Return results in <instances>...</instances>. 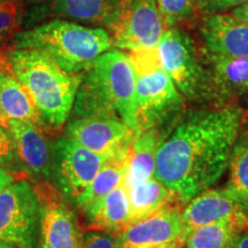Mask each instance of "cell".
I'll use <instances>...</instances> for the list:
<instances>
[{"label": "cell", "instance_id": "f546056e", "mask_svg": "<svg viewBox=\"0 0 248 248\" xmlns=\"http://www.w3.org/2000/svg\"><path fill=\"white\" fill-rule=\"evenodd\" d=\"M230 14L233 15L234 17H237L238 20L248 24V2L233 8L232 11H230Z\"/></svg>", "mask_w": 248, "mask_h": 248}, {"label": "cell", "instance_id": "8d00e7d4", "mask_svg": "<svg viewBox=\"0 0 248 248\" xmlns=\"http://www.w3.org/2000/svg\"><path fill=\"white\" fill-rule=\"evenodd\" d=\"M2 1V0H0V2H1Z\"/></svg>", "mask_w": 248, "mask_h": 248}, {"label": "cell", "instance_id": "e0dca14e", "mask_svg": "<svg viewBox=\"0 0 248 248\" xmlns=\"http://www.w3.org/2000/svg\"><path fill=\"white\" fill-rule=\"evenodd\" d=\"M13 120L32 123L52 131L43 120L30 92L9 69L5 54L0 64V124L6 126Z\"/></svg>", "mask_w": 248, "mask_h": 248}, {"label": "cell", "instance_id": "3957f363", "mask_svg": "<svg viewBox=\"0 0 248 248\" xmlns=\"http://www.w3.org/2000/svg\"><path fill=\"white\" fill-rule=\"evenodd\" d=\"M113 47L109 32L67 20H49L20 31L13 48L36 49L68 73H85L97 59Z\"/></svg>", "mask_w": 248, "mask_h": 248}, {"label": "cell", "instance_id": "30bf717a", "mask_svg": "<svg viewBox=\"0 0 248 248\" xmlns=\"http://www.w3.org/2000/svg\"><path fill=\"white\" fill-rule=\"evenodd\" d=\"M123 0H48L24 9L22 27H35L49 20H67L104 28L108 31Z\"/></svg>", "mask_w": 248, "mask_h": 248}, {"label": "cell", "instance_id": "ac0fdd59", "mask_svg": "<svg viewBox=\"0 0 248 248\" xmlns=\"http://www.w3.org/2000/svg\"><path fill=\"white\" fill-rule=\"evenodd\" d=\"M215 98L248 104V58L226 57L204 49Z\"/></svg>", "mask_w": 248, "mask_h": 248}, {"label": "cell", "instance_id": "e575fe53", "mask_svg": "<svg viewBox=\"0 0 248 248\" xmlns=\"http://www.w3.org/2000/svg\"><path fill=\"white\" fill-rule=\"evenodd\" d=\"M0 248H18V247L14 246V245H11V244H7V243H2V241H0Z\"/></svg>", "mask_w": 248, "mask_h": 248}, {"label": "cell", "instance_id": "52a82bcc", "mask_svg": "<svg viewBox=\"0 0 248 248\" xmlns=\"http://www.w3.org/2000/svg\"><path fill=\"white\" fill-rule=\"evenodd\" d=\"M166 30L156 0H123L108 32L113 46L132 52L156 48Z\"/></svg>", "mask_w": 248, "mask_h": 248}, {"label": "cell", "instance_id": "8fae6325", "mask_svg": "<svg viewBox=\"0 0 248 248\" xmlns=\"http://www.w3.org/2000/svg\"><path fill=\"white\" fill-rule=\"evenodd\" d=\"M137 132L119 117H75L68 123L70 140L102 156L125 157Z\"/></svg>", "mask_w": 248, "mask_h": 248}, {"label": "cell", "instance_id": "2e32d148", "mask_svg": "<svg viewBox=\"0 0 248 248\" xmlns=\"http://www.w3.org/2000/svg\"><path fill=\"white\" fill-rule=\"evenodd\" d=\"M200 31L209 53L248 58V24L230 13L206 15Z\"/></svg>", "mask_w": 248, "mask_h": 248}, {"label": "cell", "instance_id": "d6986e66", "mask_svg": "<svg viewBox=\"0 0 248 248\" xmlns=\"http://www.w3.org/2000/svg\"><path fill=\"white\" fill-rule=\"evenodd\" d=\"M159 142L156 126L141 130L133 138L124 161L123 184L126 188L154 177Z\"/></svg>", "mask_w": 248, "mask_h": 248}, {"label": "cell", "instance_id": "f1b7e54d", "mask_svg": "<svg viewBox=\"0 0 248 248\" xmlns=\"http://www.w3.org/2000/svg\"><path fill=\"white\" fill-rule=\"evenodd\" d=\"M246 2H248V0H195V6L198 14L206 16L217 13H226Z\"/></svg>", "mask_w": 248, "mask_h": 248}, {"label": "cell", "instance_id": "8992f818", "mask_svg": "<svg viewBox=\"0 0 248 248\" xmlns=\"http://www.w3.org/2000/svg\"><path fill=\"white\" fill-rule=\"evenodd\" d=\"M86 71L94 79L105 98L115 108L120 119L137 132V75L129 54L119 49H109L101 54Z\"/></svg>", "mask_w": 248, "mask_h": 248}, {"label": "cell", "instance_id": "277c9868", "mask_svg": "<svg viewBox=\"0 0 248 248\" xmlns=\"http://www.w3.org/2000/svg\"><path fill=\"white\" fill-rule=\"evenodd\" d=\"M157 52L161 66L185 99L204 101L215 98L208 68L202 63L187 31L182 27L167 29L157 45Z\"/></svg>", "mask_w": 248, "mask_h": 248}, {"label": "cell", "instance_id": "7a4b0ae2", "mask_svg": "<svg viewBox=\"0 0 248 248\" xmlns=\"http://www.w3.org/2000/svg\"><path fill=\"white\" fill-rule=\"evenodd\" d=\"M12 73L30 92L46 125L61 130L67 122L84 73L71 74L36 49L6 52Z\"/></svg>", "mask_w": 248, "mask_h": 248}, {"label": "cell", "instance_id": "7c38bea8", "mask_svg": "<svg viewBox=\"0 0 248 248\" xmlns=\"http://www.w3.org/2000/svg\"><path fill=\"white\" fill-rule=\"evenodd\" d=\"M108 157L80 146L67 136L55 144V171L62 193L75 204L85 193Z\"/></svg>", "mask_w": 248, "mask_h": 248}, {"label": "cell", "instance_id": "83f0119b", "mask_svg": "<svg viewBox=\"0 0 248 248\" xmlns=\"http://www.w3.org/2000/svg\"><path fill=\"white\" fill-rule=\"evenodd\" d=\"M80 248H123L119 233L111 231L91 230L83 234Z\"/></svg>", "mask_w": 248, "mask_h": 248}, {"label": "cell", "instance_id": "d4e9b609", "mask_svg": "<svg viewBox=\"0 0 248 248\" xmlns=\"http://www.w3.org/2000/svg\"><path fill=\"white\" fill-rule=\"evenodd\" d=\"M156 2L167 29L186 26L199 15L195 0H156Z\"/></svg>", "mask_w": 248, "mask_h": 248}, {"label": "cell", "instance_id": "9c48e42d", "mask_svg": "<svg viewBox=\"0 0 248 248\" xmlns=\"http://www.w3.org/2000/svg\"><path fill=\"white\" fill-rule=\"evenodd\" d=\"M40 204V248H80L83 234L73 209L48 181L33 186Z\"/></svg>", "mask_w": 248, "mask_h": 248}, {"label": "cell", "instance_id": "6da1fadb", "mask_svg": "<svg viewBox=\"0 0 248 248\" xmlns=\"http://www.w3.org/2000/svg\"><path fill=\"white\" fill-rule=\"evenodd\" d=\"M243 124V109L235 105L188 113L159 142L154 177L187 203L228 169Z\"/></svg>", "mask_w": 248, "mask_h": 248}, {"label": "cell", "instance_id": "cb8c5ba5", "mask_svg": "<svg viewBox=\"0 0 248 248\" xmlns=\"http://www.w3.org/2000/svg\"><path fill=\"white\" fill-rule=\"evenodd\" d=\"M226 190L248 207V130L239 135L230 157Z\"/></svg>", "mask_w": 248, "mask_h": 248}, {"label": "cell", "instance_id": "d6a6232c", "mask_svg": "<svg viewBox=\"0 0 248 248\" xmlns=\"http://www.w3.org/2000/svg\"><path fill=\"white\" fill-rule=\"evenodd\" d=\"M183 245L181 243H173L168 245H160V246H153L150 248H182Z\"/></svg>", "mask_w": 248, "mask_h": 248}, {"label": "cell", "instance_id": "44dd1931", "mask_svg": "<svg viewBox=\"0 0 248 248\" xmlns=\"http://www.w3.org/2000/svg\"><path fill=\"white\" fill-rule=\"evenodd\" d=\"M248 215H235L194 229L184 241L185 248H232Z\"/></svg>", "mask_w": 248, "mask_h": 248}, {"label": "cell", "instance_id": "4316f807", "mask_svg": "<svg viewBox=\"0 0 248 248\" xmlns=\"http://www.w3.org/2000/svg\"><path fill=\"white\" fill-rule=\"evenodd\" d=\"M0 164L7 169L14 177L20 176L23 172L15 152L13 137L1 124H0Z\"/></svg>", "mask_w": 248, "mask_h": 248}, {"label": "cell", "instance_id": "d590c367", "mask_svg": "<svg viewBox=\"0 0 248 248\" xmlns=\"http://www.w3.org/2000/svg\"><path fill=\"white\" fill-rule=\"evenodd\" d=\"M5 54H6V52H4V51H1V49H0V64H1V62H2V61H4Z\"/></svg>", "mask_w": 248, "mask_h": 248}, {"label": "cell", "instance_id": "484cf974", "mask_svg": "<svg viewBox=\"0 0 248 248\" xmlns=\"http://www.w3.org/2000/svg\"><path fill=\"white\" fill-rule=\"evenodd\" d=\"M24 7L21 0H2L0 2V44L13 39L20 32Z\"/></svg>", "mask_w": 248, "mask_h": 248}, {"label": "cell", "instance_id": "5b68a950", "mask_svg": "<svg viewBox=\"0 0 248 248\" xmlns=\"http://www.w3.org/2000/svg\"><path fill=\"white\" fill-rule=\"evenodd\" d=\"M40 204L26 179H15L0 191V241L18 248L39 244Z\"/></svg>", "mask_w": 248, "mask_h": 248}, {"label": "cell", "instance_id": "836d02e7", "mask_svg": "<svg viewBox=\"0 0 248 248\" xmlns=\"http://www.w3.org/2000/svg\"><path fill=\"white\" fill-rule=\"evenodd\" d=\"M23 2L24 6H33L37 4H40V2L44 1H48V0H21Z\"/></svg>", "mask_w": 248, "mask_h": 248}, {"label": "cell", "instance_id": "603a6c76", "mask_svg": "<svg viewBox=\"0 0 248 248\" xmlns=\"http://www.w3.org/2000/svg\"><path fill=\"white\" fill-rule=\"evenodd\" d=\"M124 161L125 157H110L106 160L88 190L76 203L79 209L85 210L89 208L122 184L124 178Z\"/></svg>", "mask_w": 248, "mask_h": 248}, {"label": "cell", "instance_id": "1f68e13d", "mask_svg": "<svg viewBox=\"0 0 248 248\" xmlns=\"http://www.w3.org/2000/svg\"><path fill=\"white\" fill-rule=\"evenodd\" d=\"M13 181H15V177L12 175L11 172L8 171L7 169L4 168V167L0 164V191L7 186L9 183H12Z\"/></svg>", "mask_w": 248, "mask_h": 248}, {"label": "cell", "instance_id": "ba28073f", "mask_svg": "<svg viewBox=\"0 0 248 248\" xmlns=\"http://www.w3.org/2000/svg\"><path fill=\"white\" fill-rule=\"evenodd\" d=\"M136 104H137V133L154 128L157 123L184 106L185 98L162 66L136 73Z\"/></svg>", "mask_w": 248, "mask_h": 248}, {"label": "cell", "instance_id": "5bb4252c", "mask_svg": "<svg viewBox=\"0 0 248 248\" xmlns=\"http://www.w3.org/2000/svg\"><path fill=\"white\" fill-rule=\"evenodd\" d=\"M119 237L123 248H150L173 243L184 246L182 210L178 204L166 207L129 224Z\"/></svg>", "mask_w": 248, "mask_h": 248}, {"label": "cell", "instance_id": "9a60e30c", "mask_svg": "<svg viewBox=\"0 0 248 248\" xmlns=\"http://www.w3.org/2000/svg\"><path fill=\"white\" fill-rule=\"evenodd\" d=\"M235 215H248V207L226 188L203 191L186 203L182 210L184 237L194 229Z\"/></svg>", "mask_w": 248, "mask_h": 248}, {"label": "cell", "instance_id": "7402d4cb", "mask_svg": "<svg viewBox=\"0 0 248 248\" xmlns=\"http://www.w3.org/2000/svg\"><path fill=\"white\" fill-rule=\"evenodd\" d=\"M126 190L131 209V223L145 218L178 201L176 195L156 177H152Z\"/></svg>", "mask_w": 248, "mask_h": 248}, {"label": "cell", "instance_id": "4fadbf2b", "mask_svg": "<svg viewBox=\"0 0 248 248\" xmlns=\"http://www.w3.org/2000/svg\"><path fill=\"white\" fill-rule=\"evenodd\" d=\"M12 135L15 152L21 168L26 175L45 182L54 176L55 144L49 138V131L35 124L13 120L6 124Z\"/></svg>", "mask_w": 248, "mask_h": 248}, {"label": "cell", "instance_id": "ffe728a7", "mask_svg": "<svg viewBox=\"0 0 248 248\" xmlns=\"http://www.w3.org/2000/svg\"><path fill=\"white\" fill-rule=\"evenodd\" d=\"M83 212L91 230L120 233L131 223V209L125 185L122 183L104 199Z\"/></svg>", "mask_w": 248, "mask_h": 248}, {"label": "cell", "instance_id": "4dcf8cb0", "mask_svg": "<svg viewBox=\"0 0 248 248\" xmlns=\"http://www.w3.org/2000/svg\"><path fill=\"white\" fill-rule=\"evenodd\" d=\"M232 248H248V224L240 231Z\"/></svg>", "mask_w": 248, "mask_h": 248}]
</instances>
